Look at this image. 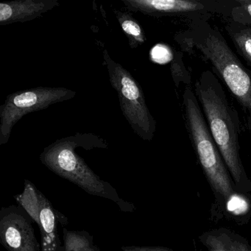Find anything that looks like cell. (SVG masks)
Returning <instances> with one entry per match:
<instances>
[{"label": "cell", "mask_w": 251, "mask_h": 251, "mask_svg": "<svg viewBox=\"0 0 251 251\" xmlns=\"http://www.w3.org/2000/svg\"><path fill=\"white\" fill-rule=\"evenodd\" d=\"M195 93L208 128L239 193L251 192L240 156L242 123L217 75L211 70L200 75L195 83Z\"/></svg>", "instance_id": "1"}, {"label": "cell", "mask_w": 251, "mask_h": 251, "mask_svg": "<svg viewBox=\"0 0 251 251\" xmlns=\"http://www.w3.org/2000/svg\"><path fill=\"white\" fill-rule=\"evenodd\" d=\"M191 48H196L211 64L216 75L226 84L240 105L251 136V72L242 64L221 32L206 20L192 21L189 30L177 36Z\"/></svg>", "instance_id": "2"}, {"label": "cell", "mask_w": 251, "mask_h": 251, "mask_svg": "<svg viewBox=\"0 0 251 251\" xmlns=\"http://www.w3.org/2000/svg\"><path fill=\"white\" fill-rule=\"evenodd\" d=\"M78 148L86 151L95 148L107 149L108 144L97 135L77 133L58 139L46 147L39 158L52 173L72 182L89 195L114 201L123 211H134V205L121 199L112 185L102 180L77 154L76 150Z\"/></svg>", "instance_id": "3"}, {"label": "cell", "mask_w": 251, "mask_h": 251, "mask_svg": "<svg viewBox=\"0 0 251 251\" xmlns=\"http://www.w3.org/2000/svg\"><path fill=\"white\" fill-rule=\"evenodd\" d=\"M183 114L189 139L221 211L239 195L223 156L211 136L195 92L187 86L183 93Z\"/></svg>", "instance_id": "4"}, {"label": "cell", "mask_w": 251, "mask_h": 251, "mask_svg": "<svg viewBox=\"0 0 251 251\" xmlns=\"http://www.w3.org/2000/svg\"><path fill=\"white\" fill-rule=\"evenodd\" d=\"M103 59L123 116L140 139L151 142L156 130V121L148 108L142 87L130 72L111 58L107 50H104Z\"/></svg>", "instance_id": "5"}, {"label": "cell", "mask_w": 251, "mask_h": 251, "mask_svg": "<svg viewBox=\"0 0 251 251\" xmlns=\"http://www.w3.org/2000/svg\"><path fill=\"white\" fill-rule=\"evenodd\" d=\"M76 95L67 88L36 87L8 95L0 105V145L8 143L14 126L26 114L70 100Z\"/></svg>", "instance_id": "6"}, {"label": "cell", "mask_w": 251, "mask_h": 251, "mask_svg": "<svg viewBox=\"0 0 251 251\" xmlns=\"http://www.w3.org/2000/svg\"><path fill=\"white\" fill-rule=\"evenodd\" d=\"M39 226L42 236V251H64L58 233V226L68 224L65 214L54 208L50 201L29 180H25L23 193L14 197Z\"/></svg>", "instance_id": "7"}, {"label": "cell", "mask_w": 251, "mask_h": 251, "mask_svg": "<svg viewBox=\"0 0 251 251\" xmlns=\"http://www.w3.org/2000/svg\"><path fill=\"white\" fill-rule=\"evenodd\" d=\"M126 8L154 17L186 16L202 20L211 13L230 17L237 1H203V0H122ZM204 20V19H203Z\"/></svg>", "instance_id": "8"}, {"label": "cell", "mask_w": 251, "mask_h": 251, "mask_svg": "<svg viewBox=\"0 0 251 251\" xmlns=\"http://www.w3.org/2000/svg\"><path fill=\"white\" fill-rule=\"evenodd\" d=\"M33 220L20 205L0 210V242L8 251H40Z\"/></svg>", "instance_id": "9"}, {"label": "cell", "mask_w": 251, "mask_h": 251, "mask_svg": "<svg viewBox=\"0 0 251 251\" xmlns=\"http://www.w3.org/2000/svg\"><path fill=\"white\" fill-rule=\"evenodd\" d=\"M58 0H14L0 3V25L26 23L59 6Z\"/></svg>", "instance_id": "10"}, {"label": "cell", "mask_w": 251, "mask_h": 251, "mask_svg": "<svg viewBox=\"0 0 251 251\" xmlns=\"http://www.w3.org/2000/svg\"><path fill=\"white\" fill-rule=\"evenodd\" d=\"M201 239L210 251H251L244 238L231 232L213 230Z\"/></svg>", "instance_id": "11"}, {"label": "cell", "mask_w": 251, "mask_h": 251, "mask_svg": "<svg viewBox=\"0 0 251 251\" xmlns=\"http://www.w3.org/2000/svg\"><path fill=\"white\" fill-rule=\"evenodd\" d=\"M224 27L237 53L251 67V27L230 18Z\"/></svg>", "instance_id": "12"}, {"label": "cell", "mask_w": 251, "mask_h": 251, "mask_svg": "<svg viewBox=\"0 0 251 251\" xmlns=\"http://www.w3.org/2000/svg\"><path fill=\"white\" fill-rule=\"evenodd\" d=\"M62 230L64 251H100L86 230H70L66 227Z\"/></svg>", "instance_id": "13"}, {"label": "cell", "mask_w": 251, "mask_h": 251, "mask_svg": "<svg viewBox=\"0 0 251 251\" xmlns=\"http://www.w3.org/2000/svg\"><path fill=\"white\" fill-rule=\"evenodd\" d=\"M115 14L122 30L128 39L130 48L135 49L145 43L146 37L143 29L131 15L119 11H116Z\"/></svg>", "instance_id": "14"}, {"label": "cell", "mask_w": 251, "mask_h": 251, "mask_svg": "<svg viewBox=\"0 0 251 251\" xmlns=\"http://www.w3.org/2000/svg\"><path fill=\"white\" fill-rule=\"evenodd\" d=\"M237 5L232 9L229 18L251 27V0H236Z\"/></svg>", "instance_id": "15"}, {"label": "cell", "mask_w": 251, "mask_h": 251, "mask_svg": "<svg viewBox=\"0 0 251 251\" xmlns=\"http://www.w3.org/2000/svg\"><path fill=\"white\" fill-rule=\"evenodd\" d=\"M123 251H176L165 247L160 246H130L122 247Z\"/></svg>", "instance_id": "16"}]
</instances>
